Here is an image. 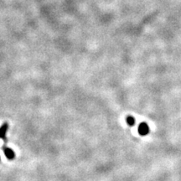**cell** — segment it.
<instances>
[{
	"mask_svg": "<svg viewBox=\"0 0 181 181\" xmlns=\"http://www.w3.org/2000/svg\"><path fill=\"white\" fill-rule=\"evenodd\" d=\"M137 131L141 136H146L149 132V127L146 122H142L139 124Z\"/></svg>",
	"mask_w": 181,
	"mask_h": 181,
	"instance_id": "obj_1",
	"label": "cell"
},
{
	"mask_svg": "<svg viewBox=\"0 0 181 181\" xmlns=\"http://www.w3.org/2000/svg\"><path fill=\"white\" fill-rule=\"evenodd\" d=\"M4 152L5 156L7 157L9 159H10V160L15 158V151H14V150H12V149L9 148H6V147L4 148Z\"/></svg>",
	"mask_w": 181,
	"mask_h": 181,
	"instance_id": "obj_2",
	"label": "cell"
},
{
	"mask_svg": "<svg viewBox=\"0 0 181 181\" xmlns=\"http://www.w3.org/2000/svg\"><path fill=\"white\" fill-rule=\"evenodd\" d=\"M8 130V124L4 123L2 127H0V138H3L6 140V132Z\"/></svg>",
	"mask_w": 181,
	"mask_h": 181,
	"instance_id": "obj_3",
	"label": "cell"
},
{
	"mask_svg": "<svg viewBox=\"0 0 181 181\" xmlns=\"http://www.w3.org/2000/svg\"><path fill=\"white\" fill-rule=\"evenodd\" d=\"M126 122H127V123L129 126H133L135 124V118L132 117V116H128L126 118Z\"/></svg>",
	"mask_w": 181,
	"mask_h": 181,
	"instance_id": "obj_4",
	"label": "cell"
}]
</instances>
